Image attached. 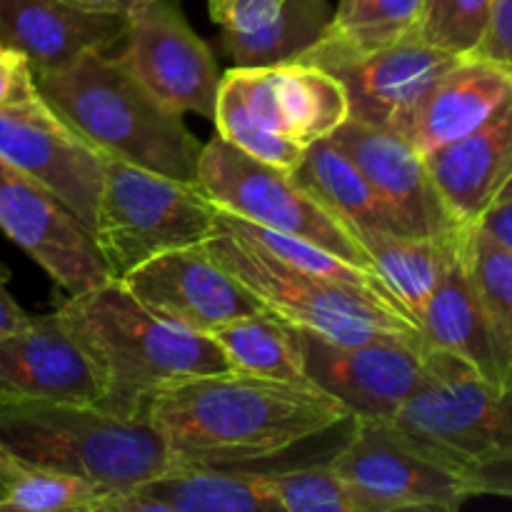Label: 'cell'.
<instances>
[{
  "instance_id": "4316f807",
  "label": "cell",
  "mask_w": 512,
  "mask_h": 512,
  "mask_svg": "<svg viewBox=\"0 0 512 512\" xmlns=\"http://www.w3.org/2000/svg\"><path fill=\"white\" fill-rule=\"evenodd\" d=\"M295 178L350 228L403 233L395 213L375 193L363 170L330 138L305 148V158L295 170Z\"/></svg>"
},
{
  "instance_id": "f1b7e54d",
  "label": "cell",
  "mask_w": 512,
  "mask_h": 512,
  "mask_svg": "<svg viewBox=\"0 0 512 512\" xmlns=\"http://www.w3.org/2000/svg\"><path fill=\"white\" fill-rule=\"evenodd\" d=\"M215 223H218L220 228L230 230L233 235H238V238H243L245 243L263 250L265 255L275 258L278 263L290 265V268L295 270H303V273L318 275V278L333 280V283H345L353 285V288L368 290V293L380 295V298L398 305V300L393 298V293H390L388 285L383 283V278H380L378 273H373V270L368 268H360V265L330 253L328 248H320V245L310 243V240L305 238H298V235L278 233V230L248 223V220L225 213V210H218V220H215Z\"/></svg>"
},
{
  "instance_id": "ab89813d",
  "label": "cell",
  "mask_w": 512,
  "mask_h": 512,
  "mask_svg": "<svg viewBox=\"0 0 512 512\" xmlns=\"http://www.w3.org/2000/svg\"><path fill=\"white\" fill-rule=\"evenodd\" d=\"M8 283H10V270L5 268V265H0V338L13 333L15 328H20V325L30 318V315L20 308L18 300L10 295Z\"/></svg>"
},
{
  "instance_id": "4fadbf2b",
  "label": "cell",
  "mask_w": 512,
  "mask_h": 512,
  "mask_svg": "<svg viewBox=\"0 0 512 512\" xmlns=\"http://www.w3.org/2000/svg\"><path fill=\"white\" fill-rule=\"evenodd\" d=\"M120 283L160 320L203 335L268 310L210 255L205 243L155 255L125 273Z\"/></svg>"
},
{
  "instance_id": "603a6c76",
  "label": "cell",
  "mask_w": 512,
  "mask_h": 512,
  "mask_svg": "<svg viewBox=\"0 0 512 512\" xmlns=\"http://www.w3.org/2000/svg\"><path fill=\"white\" fill-rule=\"evenodd\" d=\"M512 95V78L480 58H463L438 80L410 120L405 138L430 155L488 123Z\"/></svg>"
},
{
  "instance_id": "3957f363",
  "label": "cell",
  "mask_w": 512,
  "mask_h": 512,
  "mask_svg": "<svg viewBox=\"0 0 512 512\" xmlns=\"http://www.w3.org/2000/svg\"><path fill=\"white\" fill-rule=\"evenodd\" d=\"M53 113L100 155L195 183L198 143L183 115L165 108L120 55L88 53L58 70H35Z\"/></svg>"
},
{
  "instance_id": "f546056e",
  "label": "cell",
  "mask_w": 512,
  "mask_h": 512,
  "mask_svg": "<svg viewBox=\"0 0 512 512\" xmlns=\"http://www.w3.org/2000/svg\"><path fill=\"white\" fill-rule=\"evenodd\" d=\"M110 495L113 490L80 475L23 463L0 495V512H103Z\"/></svg>"
},
{
  "instance_id": "7c38bea8",
  "label": "cell",
  "mask_w": 512,
  "mask_h": 512,
  "mask_svg": "<svg viewBox=\"0 0 512 512\" xmlns=\"http://www.w3.org/2000/svg\"><path fill=\"white\" fill-rule=\"evenodd\" d=\"M0 160L48 188L93 228L103 155L53 113L43 98L0 105Z\"/></svg>"
},
{
  "instance_id": "8d00e7d4",
  "label": "cell",
  "mask_w": 512,
  "mask_h": 512,
  "mask_svg": "<svg viewBox=\"0 0 512 512\" xmlns=\"http://www.w3.org/2000/svg\"><path fill=\"white\" fill-rule=\"evenodd\" d=\"M38 95V85H35V75L28 58L0 43V105L25 103V100L38 98Z\"/></svg>"
},
{
  "instance_id": "b9f144b4",
  "label": "cell",
  "mask_w": 512,
  "mask_h": 512,
  "mask_svg": "<svg viewBox=\"0 0 512 512\" xmlns=\"http://www.w3.org/2000/svg\"><path fill=\"white\" fill-rule=\"evenodd\" d=\"M70 3L88 5V8L98 10H115V13H133L135 8H140L148 0H70Z\"/></svg>"
},
{
  "instance_id": "7402d4cb",
  "label": "cell",
  "mask_w": 512,
  "mask_h": 512,
  "mask_svg": "<svg viewBox=\"0 0 512 512\" xmlns=\"http://www.w3.org/2000/svg\"><path fill=\"white\" fill-rule=\"evenodd\" d=\"M103 512H280L268 473L178 465L138 488L113 493Z\"/></svg>"
},
{
  "instance_id": "d590c367",
  "label": "cell",
  "mask_w": 512,
  "mask_h": 512,
  "mask_svg": "<svg viewBox=\"0 0 512 512\" xmlns=\"http://www.w3.org/2000/svg\"><path fill=\"white\" fill-rule=\"evenodd\" d=\"M470 58L495 65L512 78V0H493L490 20L478 50Z\"/></svg>"
},
{
  "instance_id": "8992f818",
  "label": "cell",
  "mask_w": 512,
  "mask_h": 512,
  "mask_svg": "<svg viewBox=\"0 0 512 512\" xmlns=\"http://www.w3.org/2000/svg\"><path fill=\"white\" fill-rule=\"evenodd\" d=\"M218 208L198 183L153 173L103 155L90 235L110 278L168 250L200 245L213 235Z\"/></svg>"
},
{
  "instance_id": "e575fe53",
  "label": "cell",
  "mask_w": 512,
  "mask_h": 512,
  "mask_svg": "<svg viewBox=\"0 0 512 512\" xmlns=\"http://www.w3.org/2000/svg\"><path fill=\"white\" fill-rule=\"evenodd\" d=\"M210 18L223 33H250L278 15L285 0H208Z\"/></svg>"
},
{
  "instance_id": "6da1fadb",
  "label": "cell",
  "mask_w": 512,
  "mask_h": 512,
  "mask_svg": "<svg viewBox=\"0 0 512 512\" xmlns=\"http://www.w3.org/2000/svg\"><path fill=\"white\" fill-rule=\"evenodd\" d=\"M178 465H233L273 458L348 420L313 380L203 375L155 395L145 410Z\"/></svg>"
},
{
  "instance_id": "4dcf8cb0",
  "label": "cell",
  "mask_w": 512,
  "mask_h": 512,
  "mask_svg": "<svg viewBox=\"0 0 512 512\" xmlns=\"http://www.w3.org/2000/svg\"><path fill=\"white\" fill-rule=\"evenodd\" d=\"M215 130L223 140L243 150L250 158L260 160L265 165L285 170V173H295L305 158L303 145L293 143V140L283 138V135L273 133L265 128L258 118L248 110V105L240 98L238 88L230 83L223 75L218 90V103H215L213 115Z\"/></svg>"
},
{
  "instance_id": "277c9868",
  "label": "cell",
  "mask_w": 512,
  "mask_h": 512,
  "mask_svg": "<svg viewBox=\"0 0 512 512\" xmlns=\"http://www.w3.org/2000/svg\"><path fill=\"white\" fill-rule=\"evenodd\" d=\"M0 445L20 463L80 475L113 493L178 468L148 418H125L93 403L0 400Z\"/></svg>"
},
{
  "instance_id": "ac0fdd59",
  "label": "cell",
  "mask_w": 512,
  "mask_h": 512,
  "mask_svg": "<svg viewBox=\"0 0 512 512\" xmlns=\"http://www.w3.org/2000/svg\"><path fill=\"white\" fill-rule=\"evenodd\" d=\"M0 400L103 405V385L58 310L0 338Z\"/></svg>"
},
{
  "instance_id": "44dd1931",
  "label": "cell",
  "mask_w": 512,
  "mask_h": 512,
  "mask_svg": "<svg viewBox=\"0 0 512 512\" xmlns=\"http://www.w3.org/2000/svg\"><path fill=\"white\" fill-rule=\"evenodd\" d=\"M425 163L450 218L473 228L512 173V95L488 123L425 155Z\"/></svg>"
},
{
  "instance_id": "52a82bcc",
  "label": "cell",
  "mask_w": 512,
  "mask_h": 512,
  "mask_svg": "<svg viewBox=\"0 0 512 512\" xmlns=\"http://www.w3.org/2000/svg\"><path fill=\"white\" fill-rule=\"evenodd\" d=\"M195 183L218 210L278 233L298 235L375 273L353 228L320 203L295 173L250 158L218 133L200 148Z\"/></svg>"
},
{
  "instance_id": "d6986e66",
  "label": "cell",
  "mask_w": 512,
  "mask_h": 512,
  "mask_svg": "<svg viewBox=\"0 0 512 512\" xmlns=\"http://www.w3.org/2000/svg\"><path fill=\"white\" fill-rule=\"evenodd\" d=\"M128 25L130 13L70 0H0V43L23 53L33 73L120 48Z\"/></svg>"
},
{
  "instance_id": "d6a6232c",
  "label": "cell",
  "mask_w": 512,
  "mask_h": 512,
  "mask_svg": "<svg viewBox=\"0 0 512 512\" xmlns=\"http://www.w3.org/2000/svg\"><path fill=\"white\" fill-rule=\"evenodd\" d=\"M280 512H368L365 500L330 463L268 470Z\"/></svg>"
},
{
  "instance_id": "7bdbcfd3",
  "label": "cell",
  "mask_w": 512,
  "mask_h": 512,
  "mask_svg": "<svg viewBox=\"0 0 512 512\" xmlns=\"http://www.w3.org/2000/svg\"><path fill=\"white\" fill-rule=\"evenodd\" d=\"M498 195H512V173H510V178L505 180V185H503V188H500ZM498 195H495V198H498Z\"/></svg>"
},
{
  "instance_id": "5b68a950",
  "label": "cell",
  "mask_w": 512,
  "mask_h": 512,
  "mask_svg": "<svg viewBox=\"0 0 512 512\" xmlns=\"http://www.w3.org/2000/svg\"><path fill=\"white\" fill-rule=\"evenodd\" d=\"M215 260L235 275L270 313L290 325L320 335L330 343H368L380 338H403L425 343L418 323L400 305L353 288L318 278L278 263L255 245L215 223L205 240ZM428 345V343H425Z\"/></svg>"
},
{
  "instance_id": "30bf717a",
  "label": "cell",
  "mask_w": 512,
  "mask_h": 512,
  "mask_svg": "<svg viewBox=\"0 0 512 512\" xmlns=\"http://www.w3.org/2000/svg\"><path fill=\"white\" fill-rule=\"evenodd\" d=\"M303 355L308 378L333 395L350 418L393 420L438 365V350L420 340L380 338L345 345L308 330H303Z\"/></svg>"
},
{
  "instance_id": "74e56055",
  "label": "cell",
  "mask_w": 512,
  "mask_h": 512,
  "mask_svg": "<svg viewBox=\"0 0 512 512\" xmlns=\"http://www.w3.org/2000/svg\"><path fill=\"white\" fill-rule=\"evenodd\" d=\"M473 228L488 240H493L495 245L512 253V195H498L483 210V215H480Z\"/></svg>"
},
{
  "instance_id": "cb8c5ba5",
  "label": "cell",
  "mask_w": 512,
  "mask_h": 512,
  "mask_svg": "<svg viewBox=\"0 0 512 512\" xmlns=\"http://www.w3.org/2000/svg\"><path fill=\"white\" fill-rule=\"evenodd\" d=\"M468 230L443 235V238L363 228H353V233L365 248V253H368L375 273L383 278V283L388 285L400 308L418 323L425 303L430 300L433 290L438 288L450 258L458 250L460 238Z\"/></svg>"
},
{
  "instance_id": "60d3db41",
  "label": "cell",
  "mask_w": 512,
  "mask_h": 512,
  "mask_svg": "<svg viewBox=\"0 0 512 512\" xmlns=\"http://www.w3.org/2000/svg\"><path fill=\"white\" fill-rule=\"evenodd\" d=\"M20 470H23V463H20L8 448L0 445V495H3L5 490H8V485L18 478Z\"/></svg>"
},
{
  "instance_id": "e0dca14e",
  "label": "cell",
  "mask_w": 512,
  "mask_h": 512,
  "mask_svg": "<svg viewBox=\"0 0 512 512\" xmlns=\"http://www.w3.org/2000/svg\"><path fill=\"white\" fill-rule=\"evenodd\" d=\"M225 78L265 128L303 148L330 138L350 118L345 85L318 65L300 60L258 68L233 65Z\"/></svg>"
},
{
  "instance_id": "ba28073f",
  "label": "cell",
  "mask_w": 512,
  "mask_h": 512,
  "mask_svg": "<svg viewBox=\"0 0 512 512\" xmlns=\"http://www.w3.org/2000/svg\"><path fill=\"white\" fill-rule=\"evenodd\" d=\"M348 443L328 460L368 512L460 510L478 488L463 465L435 453L393 420L350 418Z\"/></svg>"
},
{
  "instance_id": "5bb4252c",
  "label": "cell",
  "mask_w": 512,
  "mask_h": 512,
  "mask_svg": "<svg viewBox=\"0 0 512 512\" xmlns=\"http://www.w3.org/2000/svg\"><path fill=\"white\" fill-rule=\"evenodd\" d=\"M0 230L68 295L110 280L90 230L48 188L3 160Z\"/></svg>"
},
{
  "instance_id": "83f0119b",
  "label": "cell",
  "mask_w": 512,
  "mask_h": 512,
  "mask_svg": "<svg viewBox=\"0 0 512 512\" xmlns=\"http://www.w3.org/2000/svg\"><path fill=\"white\" fill-rule=\"evenodd\" d=\"M333 10L328 0H285L270 23L250 33H220V45L235 68L288 63L323 38Z\"/></svg>"
},
{
  "instance_id": "1f68e13d",
  "label": "cell",
  "mask_w": 512,
  "mask_h": 512,
  "mask_svg": "<svg viewBox=\"0 0 512 512\" xmlns=\"http://www.w3.org/2000/svg\"><path fill=\"white\" fill-rule=\"evenodd\" d=\"M465 260L485 315L512 360V253L470 228L465 238Z\"/></svg>"
},
{
  "instance_id": "d4e9b609",
  "label": "cell",
  "mask_w": 512,
  "mask_h": 512,
  "mask_svg": "<svg viewBox=\"0 0 512 512\" xmlns=\"http://www.w3.org/2000/svg\"><path fill=\"white\" fill-rule=\"evenodd\" d=\"M425 0H340L323 38L295 60L325 68L415 35Z\"/></svg>"
},
{
  "instance_id": "9a60e30c",
  "label": "cell",
  "mask_w": 512,
  "mask_h": 512,
  "mask_svg": "<svg viewBox=\"0 0 512 512\" xmlns=\"http://www.w3.org/2000/svg\"><path fill=\"white\" fill-rule=\"evenodd\" d=\"M463 55L428 45L418 35L325 65L345 85L350 118L405 135L415 110Z\"/></svg>"
},
{
  "instance_id": "836d02e7",
  "label": "cell",
  "mask_w": 512,
  "mask_h": 512,
  "mask_svg": "<svg viewBox=\"0 0 512 512\" xmlns=\"http://www.w3.org/2000/svg\"><path fill=\"white\" fill-rule=\"evenodd\" d=\"M490 3L493 0H425L415 35L435 48L470 58L488 28Z\"/></svg>"
},
{
  "instance_id": "8fae6325",
  "label": "cell",
  "mask_w": 512,
  "mask_h": 512,
  "mask_svg": "<svg viewBox=\"0 0 512 512\" xmlns=\"http://www.w3.org/2000/svg\"><path fill=\"white\" fill-rule=\"evenodd\" d=\"M118 55L165 108L213 120L223 75L178 0H148L135 8Z\"/></svg>"
},
{
  "instance_id": "ffe728a7",
  "label": "cell",
  "mask_w": 512,
  "mask_h": 512,
  "mask_svg": "<svg viewBox=\"0 0 512 512\" xmlns=\"http://www.w3.org/2000/svg\"><path fill=\"white\" fill-rule=\"evenodd\" d=\"M465 238L468 233L460 238L445 275L420 313V333L428 348L458 358L485 383L512 388V360L500 345L470 278Z\"/></svg>"
},
{
  "instance_id": "484cf974",
  "label": "cell",
  "mask_w": 512,
  "mask_h": 512,
  "mask_svg": "<svg viewBox=\"0 0 512 512\" xmlns=\"http://www.w3.org/2000/svg\"><path fill=\"white\" fill-rule=\"evenodd\" d=\"M208 338L220 348L230 373L288 383L310 380L305 370L303 330L270 310L230 320L208 333Z\"/></svg>"
},
{
  "instance_id": "f35d334b",
  "label": "cell",
  "mask_w": 512,
  "mask_h": 512,
  "mask_svg": "<svg viewBox=\"0 0 512 512\" xmlns=\"http://www.w3.org/2000/svg\"><path fill=\"white\" fill-rule=\"evenodd\" d=\"M470 475H473L478 495L512 498V460H495V463L480 465Z\"/></svg>"
},
{
  "instance_id": "7a4b0ae2",
  "label": "cell",
  "mask_w": 512,
  "mask_h": 512,
  "mask_svg": "<svg viewBox=\"0 0 512 512\" xmlns=\"http://www.w3.org/2000/svg\"><path fill=\"white\" fill-rule=\"evenodd\" d=\"M58 315L103 385V408L125 418H145L173 385L230 370L208 335L160 320L115 278L68 295Z\"/></svg>"
},
{
  "instance_id": "2e32d148",
  "label": "cell",
  "mask_w": 512,
  "mask_h": 512,
  "mask_svg": "<svg viewBox=\"0 0 512 512\" xmlns=\"http://www.w3.org/2000/svg\"><path fill=\"white\" fill-rule=\"evenodd\" d=\"M330 140L363 170L375 193L395 213L405 235L443 238L465 230L450 218L430 178L428 163L405 135L348 118Z\"/></svg>"
},
{
  "instance_id": "9c48e42d",
  "label": "cell",
  "mask_w": 512,
  "mask_h": 512,
  "mask_svg": "<svg viewBox=\"0 0 512 512\" xmlns=\"http://www.w3.org/2000/svg\"><path fill=\"white\" fill-rule=\"evenodd\" d=\"M393 423L470 473L512 460V388L485 383L440 350L433 378L395 413Z\"/></svg>"
}]
</instances>
